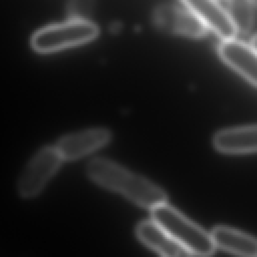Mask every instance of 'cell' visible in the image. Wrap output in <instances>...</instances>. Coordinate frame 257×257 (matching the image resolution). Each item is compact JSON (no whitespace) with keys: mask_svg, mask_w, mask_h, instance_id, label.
I'll return each instance as SVG.
<instances>
[{"mask_svg":"<svg viewBox=\"0 0 257 257\" xmlns=\"http://www.w3.org/2000/svg\"><path fill=\"white\" fill-rule=\"evenodd\" d=\"M110 138V133L105 128H90L62 137L55 147L63 160L74 161L102 148Z\"/></svg>","mask_w":257,"mask_h":257,"instance_id":"cell-6","label":"cell"},{"mask_svg":"<svg viewBox=\"0 0 257 257\" xmlns=\"http://www.w3.org/2000/svg\"><path fill=\"white\" fill-rule=\"evenodd\" d=\"M218 52L225 63L257 86V50L251 44L235 38L224 39Z\"/></svg>","mask_w":257,"mask_h":257,"instance_id":"cell-7","label":"cell"},{"mask_svg":"<svg viewBox=\"0 0 257 257\" xmlns=\"http://www.w3.org/2000/svg\"><path fill=\"white\" fill-rule=\"evenodd\" d=\"M251 45L257 50V34L253 36V38L251 39Z\"/></svg>","mask_w":257,"mask_h":257,"instance_id":"cell-13","label":"cell"},{"mask_svg":"<svg viewBox=\"0 0 257 257\" xmlns=\"http://www.w3.org/2000/svg\"><path fill=\"white\" fill-rule=\"evenodd\" d=\"M182 2L222 40L235 38L238 34L226 8L218 0H182Z\"/></svg>","mask_w":257,"mask_h":257,"instance_id":"cell-8","label":"cell"},{"mask_svg":"<svg viewBox=\"0 0 257 257\" xmlns=\"http://www.w3.org/2000/svg\"><path fill=\"white\" fill-rule=\"evenodd\" d=\"M227 12L236 27L237 33L248 34L255 20L254 5L251 0H226Z\"/></svg>","mask_w":257,"mask_h":257,"instance_id":"cell-12","label":"cell"},{"mask_svg":"<svg viewBox=\"0 0 257 257\" xmlns=\"http://www.w3.org/2000/svg\"><path fill=\"white\" fill-rule=\"evenodd\" d=\"M86 173L97 185L122 195L141 207L152 210L166 203L167 196L159 186L108 159H92L86 166Z\"/></svg>","mask_w":257,"mask_h":257,"instance_id":"cell-1","label":"cell"},{"mask_svg":"<svg viewBox=\"0 0 257 257\" xmlns=\"http://www.w3.org/2000/svg\"><path fill=\"white\" fill-rule=\"evenodd\" d=\"M62 161L56 147H45L35 154L24 169L18 182V191L23 198L37 196L59 169Z\"/></svg>","mask_w":257,"mask_h":257,"instance_id":"cell-4","label":"cell"},{"mask_svg":"<svg viewBox=\"0 0 257 257\" xmlns=\"http://www.w3.org/2000/svg\"><path fill=\"white\" fill-rule=\"evenodd\" d=\"M251 2L253 3V5L257 8V0H251Z\"/></svg>","mask_w":257,"mask_h":257,"instance_id":"cell-14","label":"cell"},{"mask_svg":"<svg viewBox=\"0 0 257 257\" xmlns=\"http://www.w3.org/2000/svg\"><path fill=\"white\" fill-rule=\"evenodd\" d=\"M152 219L158 222L187 253L207 256L215 251L216 245L212 235L167 203L152 209Z\"/></svg>","mask_w":257,"mask_h":257,"instance_id":"cell-2","label":"cell"},{"mask_svg":"<svg viewBox=\"0 0 257 257\" xmlns=\"http://www.w3.org/2000/svg\"><path fill=\"white\" fill-rule=\"evenodd\" d=\"M97 34L98 28L94 23L74 18L39 29L31 37V46L37 52L50 53L89 42Z\"/></svg>","mask_w":257,"mask_h":257,"instance_id":"cell-3","label":"cell"},{"mask_svg":"<svg viewBox=\"0 0 257 257\" xmlns=\"http://www.w3.org/2000/svg\"><path fill=\"white\" fill-rule=\"evenodd\" d=\"M214 147L224 154L257 153V124L218 132L214 137Z\"/></svg>","mask_w":257,"mask_h":257,"instance_id":"cell-9","label":"cell"},{"mask_svg":"<svg viewBox=\"0 0 257 257\" xmlns=\"http://www.w3.org/2000/svg\"><path fill=\"white\" fill-rule=\"evenodd\" d=\"M136 232L138 238L146 246L161 255L179 256L187 253L154 219L141 222Z\"/></svg>","mask_w":257,"mask_h":257,"instance_id":"cell-10","label":"cell"},{"mask_svg":"<svg viewBox=\"0 0 257 257\" xmlns=\"http://www.w3.org/2000/svg\"><path fill=\"white\" fill-rule=\"evenodd\" d=\"M155 24L162 30L199 38L206 34L208 27L191 10L174 5H161L153 13Z\"/></svg>","mask_w":257,"mask_h":257,"instance_id":"cell-5","label":"cell"},{"mask_svg":"<svg viewBox=\"0 0 257 257\" xmlns=\"http://www.w3.org/2000/svg\"><path fill=\"white\" fill-rule=\"evenodd\" d=\"M216 247L240 256L257 257V239L239 230L218 226L211 232Z\"/></svg>","mask_w":257,"mask_h":257,"instance_id":"cell-11","label":"cell"}]
</instances>
